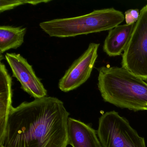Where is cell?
<instances>
[{
	"instance_id": "6da1fadb",
	"label": "cell",
	"mask_w": 147,
	"mask_h": 147,
	"mask_svg": "<svg viewBox=\"0 0 147 147\" xmlns=\"http://www.w3.org/2000/svg\"><path fill=\"white\" fill-rule=\"evenodd\" d=\"M69 113L57 98L24 102L10 109L3 145L5 147H67Z\"/></svg>"
},
{
	"instance_id": "7a4b0ae2",
	"label": "cell",
	"mask_w": 147,
	"mask_h": 147,
	"mask_svg": "<svg viewBox=\"0 0 147 147\" xmlns=\"http://www.w3.org/2000/svg\"><path fill=\"white\" fill-rule=\"evenodd\" d=\"M98 86L105 102L134 111H147V83L124 68L98 69Z\"/></svg>"
},
{
	"instance_id": "3957f363",
	"label": "cell",
	"mask_w": 147,
	"mask_h": 147,
	"mask_svg": "<svg viewBox=\"0 0 147 147\" xmlns=\"http://www.w3.org/2000/svg\"><path fill=\"white\" fill-rule=\"evenodd\" d=\"M124 20L122 12L106 8L78 17L45 21L40 23L39 26L50 36L64 38L109 31Z\"/></svg>"
},
{
	"instance_id": "277c9868",
	"label": "cell",
	"mask_w": 147,
	"mask_h": 147,
	"mask_svg": "<svg viewBox=\"0 0 147 147\" xmlns=\"http://www.w3.org/2000/svg\"><path fill=\"white\" fill-rule=\"evenodd\" d=\"M97 132L102 147H147L144 138L114 111L107 112L99 118Z\"/></svg>"
},
{
	"instance_id": "5b68a950",
	"label": "cell",
	"mask_w": 147,
	"mask_h": 147,
	"mask_svg": "<svg viewBox=\"0 0 147 147\" xmlns=\"http://www.w3.org/2000/svg\"><path fill=\"white\" fill-rule=\"evenodd\" d=\"M121 64L147 82V5L140 10L139 19L122 55Z\"/></svg>"
},
{
	"instance_id": "8992f818",
	"label": "cell",
	"mask_w": 147,
	"mask_h": 147,
	"mask_svg": "<svg viewBox=\"0 0 147 147\" xmlns=\"http://www.w3.org/2000/svg\"><path fill=\"white\" fill-rule=\"evenodd\" d=\"M100 44L91 43L86 50L74 62L60 79L58 87L65 92L80 86L90 78L98 58Z\"/></svg>"
},
{
	"instance_id": "52a82bcc",
	"label": "cell",
	"mask_w": 147,
	"mask_h": 147,
	"mask_svg": "<svg viewBox=\"0 0 147 147\" xmlns=\"http://www.w3.org/2000/svg\"><path fill=\"white\" fill-rule=\"evenodd\" d=\"M5 58L15 77L25 92L36 99L46 97L47 91L37 76L32 66L19 54L6 53Z\"/></svg>"
},
{
	"instance_id": "ba28073f",
	"label": "cell",
	"mask_w": 147,
	"mask_h": 147,
	"mask_svg": "<svg viewBox=\"0 0 147 147\" xmlns=\"http://www.w3.org/2000/svg\"><path fill=\"white\" fill-rule=\"evenodd\" d=\"M67 133L68 144L73 147H102L97 131L80 120L69 118Z\"/></svg>"
},
{
	"instance_id": "9c48e42d",
	"label": "cell",
	"mask_w": 147,
	"mask_h": 147,
	"mask_svg": "<svg viewBox=\"0 0 147 147\" xmlns=\"http://www.w3.org/2000/svg\"><path fill=\"white\" fill-rule=\"evenodd\" d=\"M12 79L5 64H0V146L3 145L8 114L12 106Z\"/></svg>"
},
{
	"instance_id": "30bf717a",
	"label": "cell",
	"mask_w": 147,
	"mask_h": 147,
	"mask_svg": "<svg viewBox=\"0 0 147 147\" xmlns=\"http://www.w3.org/2000/svg\"><path fill=\"white\" fill-rule=\"evenodd\" d=\"M135 24L119 25L109 30L104 41L103 50L109 57L120 55L126 49Z\"/></svg>"
},
{
	"instance_id": "8fae6325",
	"label": "cell",
	"mask_w": 147,
	"mask_h": 147,
	"mask_svg": "<svg viewBox=\"0 0 147 147\" xmlns=\"http://www.w3.org/2000/svg\"><path fill=\"white\" fill-rule=\"evenodd\" d=\"M27 29L10 26H0V52L1 54L19 48L24 42Z\"/></svg>"
},
{
	"instance_id": "7c38bea8",
	"label": "cell",
	"mask_w": 147,
	"mask_h": 147,
	"mask_svg": "<svg viewBox=\"0 0 147 147\" xmlns=\"http://www.w3.org/2000/svg\"><path fill=\"white\" fill-rule=\"evenodd\" d=\"M51 0H34V1H27V0H16V1H8V0H1L0 1V12H4L5 11H10L14 8L22 5L30 4L36 5L41 3H47L51 2Z\"/></svg>"
},
{
	"instance_id": "4fadbf2b",
	"label": "cell",
	"mask_w": 147,
	"mask_h": 147,
	"mask_svg": "<svg viewBox=\"0 0 147 147\" xmlns=\"http://www.w3.org/2000/svg\"><path fill=\"white\" fill-rule=\"evenodd\" d=\"M140 16V11L138 9H130L125 13V19L126 24H136Z\"/></svg>"
}]
</instances>
